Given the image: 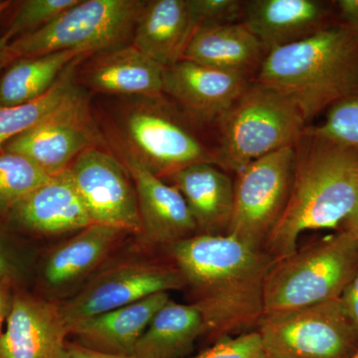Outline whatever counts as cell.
Wrapping results in <instances>:
<instances>
[{
  "label": "cell",
  "instance_id": "obj_1",
  "mask_svg": "<svg viewBox=\"0 0 358 358\" xmlns=\"http://www.w3.org/2000/svg\"><path fill=\"white\" fill-rule=\"evenodd\" d=\"M185 288L219 339L257 331L265 315L264 288L275 260L231 235H194L169 247Z\"/></svg>",
  "mask_w": 358,
  "mask_h": 358
},
{
  "label": "cell",
  "instance_id": "obj_2",
  "mask_svg": "<svg viewBox=\"0 0 358 358\" xmlns=\"http://www.w3.org/2000/svg\"><path fill=\"white\" fill-rule=\"evenodd\" d=\"M296 164L288 202L264 245L275 261L298 249L307 231L334 229L358 202V152L313 134L294 145Z\"/></svg>",
  "mask_w": 358,
  "mask_h": 358
},
{
  "label": "cell",
  "instance_id": "obj_3",
  "mask_svg": "<svg viewBox=\"0 0 358 358\" xmlns=\"http://www.w3.org/2000/svg\"><path fill=\"white\" fill-rule=\"evenodd\" d=\"M254 81L288 96L308 122L358 89V36L345 23L327 25L268 51Z\"/></svg>",
  "mask_w": 358,
  "mask_h": 358
},
{
  "label": "cell",
  "instance_id": "obj_4",
  "mask_svg": "<svg viewBox=\"0 0 358 358\" xmlns=\"http://www.w3.org/2000/svg\"><path fill=\"white\" fill-rule=\"evenodd\" d=\"M215 124L218 166L235 173L254 160L294 147L307 129V121L293 101L256 81Z\"/></svg>",
  "mask_w": 358,
  "mask_h": 358
},
{
  "label": "cell",
  "instance_id": "obj_5",
  "mask_svg": "<svg viewBox=\"0 0 358 358\" xmlns=\"http://www.w3.org/2000/svg\"><path fill=\"white\" fill-rule=\"evenodd\" d=\"M358 268V238L348 230L275 261L264 288L265 315L338 300Z\"/></svg>",
  "mask_w": 358,
  "mask_h": 358
},
{
  "label": "cell",
  "instance_id": "obj_6",
  "mask_svg": "<svg viewBox=\"0 0 358 358\" xmlns=\"http://www.w3.org/2000/svg\"><path fill=\"white\" fill-rule=\"evenodd\" d=\"M145 0H79L39 31L10 42L16 58L61 51L81 54L124 46Z\"/></svg>",
  "mask_w": 358,
  "mask_h": 358
},
{
  "label": "cell",
  "instance_id": "obj_7",
  "mask_svg": "<svg viewBox=\"0 0 358 358\" xmlns=\"http://www.w3.org/2000/svg\"><path fill=\"white\" fill-rule=\"evenodd\" d=\"M271 358H352L358 334L341 300L265 315L257 329Z\"/></svg>",
  "mask_w": 358,
  "mask_h": 358
},
{
  "label": "cell",
  "instance_id": "obj_8",
  "mask_svg": "<svg viewBox=\"0 0 358 358\" xmlns=\"http://www.w3.org/2000/svg\"><path fill=\"white\" fill-rule=\"evenodd\" d=\"M162 99H145L124 113L122 127L128 147L162 179L192 164L218 166L215 150Z\"/></svg>",
  "mask_w": 358,
  "mask_h": 358
},
{
  "label": "cell",
  "instance_id": "obj_9",
  "mask_svg": "<svg viewBox=\"0 0 358 358\" xmlns=\"http://www.w3.org/2000/svg\"><path fill=\"white\" fill-rule=\"evenodd\" d=\"M296 150L288 147L252 162L236 173L227 235L264 249L288 202Z\"/></svg>",
  "mask_w": 358,
  "mask_h": 358
},
{
  "label": "cell",
  "instance_id": "obj_10",
  "mask_svg": "<svg viewBox=\"0 0 358 358\" xmlns=\"http://www.w3.org/2000/svg\"><path fill=\"white\" fill-rule=\"evenodd\" d=\"M181 289L185 281L173 263L129 261L102 271L60 305V310L70 334L78 324L101 313Z\"/></svg>",
  "mask_w": 358,
  "mask_h": 358
},
{
  "label": "cell",
  "instance_id": "obj_11",
  "mask_svg": "<svg viewBox=\"0 0 358 358\" xmlns=\"http://www.w3.org/2000/svg\"><path fill=\"white\" fill-rule=\"evenodd\" d=\"M68 171L93 223L141 234L133 180L114 155L90 148L72 162Z\"/></svg>",
  "mask_w": 358,
  "mask_h": 358
},
{
  "label": "cell",
  "instance_id": "obj_12",
  "mask_svg": "<svg viewBox=\"0 0 358 358\" xmlns=\"http://www.w3.org/2000/svg\"><path fill=\"white\" fill-rule=\"evenodd\" d=\"M88 98L78 90L46 119L7 141L1 150L23 155L50 176L68 171L84 150L94 147Z\"/></svg>",
  "mask_w": 358,
  "mask_h": 358
},
{
  "label": "cell",
  "instance_id": "obj_13",
  "mask_svg": "<svg viewBox=\"0 0 358 358\" xmlns=\"http://www.w3.org/2000/svg\"><path fill=\"white\" fill-rule=\"evenodd\" d=\"M117 150L136 189L141 234L150 243L167 247L199 234L192 212L178 188L152 173L126 143H119Z\"/></svg>",
  "mask_w": 358,
  "mask_h": 358
},
{
  "label": "cell",
  "instance_id": "obj_14",
  "mask_svg": "<svg viewBox=\"0 0 358 358\" xmlns=\"http://www.w3.org/2000/svg\"><path fill=\"white\" fill-rule=\"evenodd\" d=\"M68 334L60 306L17 294L0 334V358H66Z\"/></svg>",
  "mask_w": 358,
  "mask_h": 358
},
{
  "label": "cell",
  "instance_id": "obj_15",
  "mask_svg": "<svg viewBox=\"0 0 358 358\" xmlns=\"http://www.w3.org/2000/svg\"><path fill=\"white\" fill-rule=\"evenodd\" d=\"M253 81L183 59L164 68V94L200 121L215 124Z\"/></svg>",
  "mask_w": 358,
  "mask_h": 358
},
{
  "label": "cell",
  "instance_id": "obj_16",
  "mask_svg": "<svg viewBox=\"0 0 358 358\" xmlns=\"http://www.w3.org/2000/svg\"><path fill=\"white\" fill-rule=\"evenodd\" d=\"M9 210L22 227L43 235L75 232L93 224L68 171L52 176Z\"/></svg>",
  "mask_w": 358,
  "mask_h": 358
},
{
  "label": "cell",
  "instance_id": "obj_17",
  "mask_svg": "<svg viewBox=\"0 0 358 358\" xmlns=\"http://www.w3.org/2000/svg\"><path fill=\"white\" fill-rule=\"evenodd\" d=\"M185 197L200 235H227L234 206V180L217 164L201 162L164 179Z\"/></svg>",
  "mask_w": 358,
  "mask_h": 358
},
{
  "label": "cell",
  "instance_id": "obj_18",
  "mask_svg": "<svg viewBox=\"0 0 358 358\" xmlns=\"http://www.w3.org/2000/svg\"><path fill=\"white\" fill-rule=\"evenodd\" d=\"M327 9L317 0H248L242 23L266 50L307 39L327 27Z\"/></svg>",
  "mask_w": 358,
  "mask_h": 358
},
{
  "label": "cell",
  "instance_id": "obj_19",
  "mask_svg": "<svg viewBox=\"0 0 358 358\" xmlns=\"http://www.w3.org/2000/svg\"><path fill=\"white\" fill-rule=\"evenodd\" d=\"M164 73L162 65L131 45L99 54L84 80L99 93L155 99L164 95Z\"/></svg>",
  "mask_w": 358,
  "mask_h": 358
},
{
  "label": "cell",
  "instance_id": "obj_20",
  "mask_svg": "<svg viewBox=\"0 0 358 358\" xmlns=\"http://www.w3.org/2000/svg\"><path fill=\"white\" fill-rule=\"evenodd\" d=\"M195 31L188 0H148L133 31V45L164 68L182 60Z\"/></svg>",
  "mask_w": 358,
  "mask_h": 358
},
{
  "label": "cell",
  "instance_id": "obj_21",
  "mask_svg": "<svg viewBox=\"0 0 358 358\" xmlns=\"http://www.w3.org/2000/svg\"><path fill=\"white\" fill-rule=\"evenodd\" d=\"M171 300L159 293L84 320L71 331L79 345L112 355H131L155 313Z\"/></svg>",
  "mask_w": 358,
  "mask_h": 358
},
{
  "label": "cell",
  "instance_id": "obj_22",
  "mask_svg": "<svg viewBox=\"0 0 358 358\" xmlns=\"http://www.w3.org/2000/svg\"><path fill=\"white\" fill-rule=\"evenodd\" d=\"M267 53L260 40L239 22L195 30L183 59L254 80Z\"/></svg>",
  "mask_w": 358,
  "mask_h": 358
},
{
  "label": "cell",
  "instance_id": "obj_23",
  "mask_svg": "<svg viewBox=\"0 0 358 358\" xmlns=\"http://www.w3.org/2000/svg\"><path fill=\"white\" fill-rule=\"evenodd\" d=\"M127 232L93 223L51 252L45 263V282L51 289H64L91 274L107 259Z\"/></svg>",
  "mask_w": 358,
  "mask_h": 358
},
{
  "label": "cell",
  "instance_id": "obj_24",
  "mask_svg": "<svg viewBox=\"0 0 358 358\" xmlns=\"http://www.w3.org/2000/svg\"><path fill=\"white\" fill-rule=\"evenodd\" d=\"M206 334L203 317L193 303L167 301L138 341L136 358H183L195 341Z\"/></svg>",
  "mask_w": 358,
  "mask_h": 358
},
{
  "label": "cell",
  "instance_id": "obj_25",
  "mask_svg": "<svg viewBox=\"0 0 358 358\" xmlns=\"http://www.w3.org/2000/svg\"><path fill=\"white\" fill-rule=\"evenodd\" d=\"M75 51L17 58L0 78V108L32 102L45 95L66 68L80 56Z\"/></svg>",
  "mask_w": 358,
  "mask_h": 358
},
{
  "label": "cell",
  "instance_id": "obj_26",
  "mask_svg": "<svg viewBox=\"0 0 358 358\" xmlns=\"http://www.w3.org/2000/svg\"><path fill=\"white\" fill-rule=\"evenodd\" d=\"M87 56L75 59L45 95L22 105L0 108V150L7 141L36 126L76 93L79 87L75 83V69Z\"/></svg>",
  "mask_w": 358,
  "mask_h": 358
},
{
  "label": "cell",
  "instance_id": "obj_27",
  "mask_svg": "<svg viewBox=\"0 0 358 358\" xmlns=\"http://www.w3.org/2000/svg\"><path fill=\"white\" fill-rule=\"evenodd\" d=\"M51 178L27 157L0 150V207L10 209Z\"/></svg>",
  "mask_w": 358,
  "mask_h": 358
},
{
  "label": "cell",
  "instance_id": "obj_28",
  "mask_svg": "<svg viewBox=\"0 0 358 358\" xmlns=\"http://www.w3.org/2000/svg\"><path fill=\"white\" fill-rule=\"evenodd\" d=\"M308 129L358 152V89L334 103L322 124L308 127Z\"/></svg>",
  "mask_w": 358,
  "mask_h": 358
},
{
  "label": "cell",
  "instance_id": "obj_29",
  "mask_svg": "<svg viewBox=\"0 0 358 358\" xmlns=\"http://www.w3.org/2000/svg\"><path fill=\"white\" fill-rule=\"evenodd\" d=\"M79 0H24L21 1L4 38L11 40L39 31Z\"/></svg>",
  "mask_w": 358,
  "mask_h": 358
},
{
  "label": "cell",
  "instance_id": "obj_30",
  "mask_svg": "<svg viewBox=\"0 0 358 358\" xmlns=\"http://www.w3.org/2000/svg\"><path fill=\"white\" fill-rule=\"evenodd\" d=\"M244 6L241 0H188L195 30L242 22Z\"/></svg>",
  "mask_w": 358,
  "mask_h": 358
},
{
  "label": "cell",
  "instance_id": "obj_31",
  "mask_svg": "<svg viewBox=\"0 0 358 358\" xmlns=\"http://www.w3.org/2000/svg\"><path fill=\"white\" fill-rule=\"evenodd\" d=\"M189 358H270L258 331H248L216 341L211 348Z\"/></svg>",
  "mask_w": 358,
  "mask_h": 358
},
{
  "label": "cell",
  "instance_id": "obj_32",
  "mask_svg": "<svg viewBox=\"0 0 358 358\" xmlns=\"http://www.w3.org/2000/svg\"><path fill=\"white\" fill-rule=\"evenodd\" d=\"M339 300L358 334V268Z\"/></svg>",
  "mask_w": 358,
  "mask_h": 358
},
{
  "label": "cell",
  "instance_id": "obj_33",
  "mask_svg": "<svg viewBox=\"0 0 358 358\" xmlns=\"http://www.w3.org/2000/svg\"><path fill=\"white\" fill-rule=\"evenodd\" d=\"M66 358H136L133 355H112V353L98 352L79 345L68 343L67 357Z\"/></svg>",
  "mask_w": 358,
  "mask_h": 358
},
{
  "label": "cell",
  "instance_id": "obj_34",
  "mask_svg": "<svg viewBox=\"0 0 358 358\" xmlns=\"http://www.w3.org/2000/svg\"><path fill=\"white\" fill-rule=\"evenodd\" d=\"M338 6L343 23L358 36V0H341Z\"/></svg>",
  "mask_w": 358,
  "mask_h": 358
},
{
  "label": "cell",
  "instance_id": "obj_35",
  "mask_svg": "<svg viewBox=\"0 0 358 358\" xmlns=\"http://www.w3.org/2000/svg\"><path fill=\"white\" fill-rule=\"evenodd\" d=\"M10 298H9L8 286H7L6 280L0 282V334H1V327L3 322L7 319L9 310L11 306Z\"/></svg>",
  "mask_w": 358,
  "mask_h": 358
},
{
  "label": "cell",
  "instance_id": "obj_36",
  "mask_svg": "<svg viewBox=\"0 0 358 358\" xmlns=\"http://www.w3.org/2000/svg\"><path fill=\"white\" fill-rule=\"evenodd\" d=\"M15 56L10 49V43L4 37H0V72L8 67L14 60Z\"/></svg>",
  "mask_w": 358,
  "mask_h": 358
},
{
  "label": "cell",
  "instance_id": "obj_37",
  "mask_svg": "<svg viewBox=\"0 0 358 358\" xmlns=\"http://www.w3.org/2000/svg\"><path fill=\"white\" fill-rule=\"evenodd\" d=\"M345 230L353 233L358 238V202L355 206V210L350 214V217L345 221Z\"/></svg>",
  "mask_w": 358,
  "mask_h": 358
},
{
  "label": "cell",
  "instance_id": "obj_38",
  "mask_svg": "<svg viewBox=\"0 0 358 358\" xmlns=\"http://www.w3.org/2000/svg\"><path fill=\"white\" fill-rule=\"evenodd\" d=\"M7 271H8V268H7L6 258L0 247V282L6 280Z\"/></svg>",
  "mask_w": 358,
  "mask_h": 358
},
{
  "label": "cell",
  "instance_id": "obj_39",
  "mask_svg": "<svg viewBox=\"0 0 358 358\" xmlns=\"http://www.w3.org/2000/svg\"><path fill=\"white\" fill-rule=\"evenodd\" d=\"M352 358H358V352L355 353V357H353Z\"/></svg>",
  "mask_w": 358,
  "mask_h": 358
},
{
  "label": "cell",
  "instance_id": "obj_40",
  "mask_svg": "<svg viewBox=\"0 0 358 358\" xmlns=\"http://www.w3.org/2000/svg\"><path fill=\"white\" fill-rule=\"evenodd\" d=\"M271 358V357H270Z\"/></svg>",
  "mask_w": 358,
  "mask_h": 358
}]
</instances>
